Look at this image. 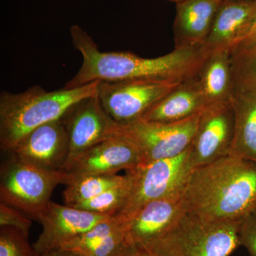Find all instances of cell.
<instances>
[{
	"label": "cell",
	"instance_id": "obj_1",
	"mask_svg": "<svg viewBox=\"0 0 256 256\" xmlns=\"http://www.w3.org/2000/svg\"><path fill=\"white\" fill-rule=\"evenodd\" d=\"M76 50L82 57V66L64 86L72 89L95 82L160 80L182 82L195 78L208 54L202 47L174 48L156 58H142L127 52H101L92 37L78 25L70 28Z\"/></svg>",
	"mask_w": 256,
	"mask_h": 256
},
{
	"label": "cell",
	"instance_id": "obj_2",
	"mask_svg": "<svg viewBox=\"0 0 256 256\" xmlns=\"http://www.w3.org/2000/svg\"><path fill=\"white\" fill-rule=\"evenodd\" d=\"M186 212L210 222H240L256 206V163L232 156L195 168L183 190Z\"/></svg>",
	"mask_w": 256,
	"mask_h": 256
},
{
	"label": "cell",
	"instance_id": "obj_3",
	"mask_svg": "<svg viewBox=\"0 0 256 256\" xmlns=\"http://www.w3.org/2000/svg\"><path fill=\"white\" fill-rule=\"evenodd\" d=\"M100 82L75 88L47 92L34 86L18 94L2 92L0 95V146L12 150L34 129L60 119L70 106L96 95Z\"/></svg>",
	"mask_w": 256,
	"mask_h": 256
},
{
	"label": "cell",
	"instance_id": "obj_4",
	"mask_svg": "<svg viewBox=\"0 0 256 256\" xmlns=\"http://www.w3.org/2000/svg\"><path fill=\"white\" fill-rule=\"evenodd\" d=\"M240 224L206 222L186 212L166 233L142 247L154 256H229L240 246Z\"/></svg>",
	"mask_w": 256,
	"mask_h": 256
},
{
	"label": "cell",
	"instance_id": "obj_5",
	"mask_svg": "<svg viewBox=\"0 0 256 256\" xmlns=\"http://www.w3.org/2000/svg\"><path fill=\"white\" fill-rule=\"evenodd\" d=\"M10 153L1 164L0 200L36 220L55 188L68 182V173L36 168Z\"/></svg>",
	"mask_w": 256,
	"mask_h": 256
},
{
	"label": "cell",
	"instance_id": "obj_6",
	"mask_svg": "<svg viewBox=\"0 0 256 256\" xmlns=\"http://www.w3.org/2000/svg\"><path fill=\"white\" fill-rule=\"evenodd\" d=\"M193 170L190 146L174 158L127 170L132 180L131 191L126 204L116 214L128 222L146 204L183 192Z\"/></svg>",
	"mask_w": 256,
	"mask_h": 256
},
{
	"label": "cell",
	"instance_id": "obj_7",
	"mask_svg": "<svg viewBox=\"0 0 256 256\" xmlns=\"http://www.w3.org/2000/svg\"><path fill=\"white\" fill-rule=\"evenodd\" d=\"M180 84L160 80L100 82L97 95L106 112L124 126L140 119Z\"/></svg>",
	"mask_w": 256,
	"mask_h": 256
},
{
	"label": "cell",
	"instance_id": "obj_8",
	"mask_svg": "<svg viewBox=\"0 0 256 256\" xmlns=\"http://www.w3.org/2000/svg\"><path fill=\"white\" fill-rule=\"evenodd\" d=\"M202 114L174 122L138 120L121 126V131L137 146L141 164L174 158L186 150L193 142Z\"/></svg>",
	"mask_w": 256,
	"mask_h": 256
},
{
	"label": "cell",
	"instance_id": "obj_9",
	"mask_svg": "<svg viewBox=\"0 0 256 256\" xmlns=\"http://www.w3.org/2000/svg\"><path fill=\"white\" fill-rule=\"evenodd\" d=\"M60 119L68 136L69 158L117 136L122 128L104 110L97 94L76 102Z\"/></svg>",
	"mask_w": 256,
	"mask_h": 256
},
{
	"label": "cell",
	"instance_id": "obj_10",
	"mask_svg": "<svg viewBox=\"0 0 256 256\" xmlns=\"http://www.w3.org/2000/svg\"><path fill=\"white\" fill-rule=\"evenodd\" d=\"M234 132L232 100L207 108L202 114L190 146V160L194 169L230 156Z\"/></svg>",
	"mask_w": 256,
	"mask_h": 256
},
{
	"label": "cell",
	"instance_id": "obj_11",
	"mask_svg": "<svg viewBox=\"0 0 256 256\" xmlns=\"http://www.w3.org/2000/svg\"><path fill=\"white\" fill-rule=\"evenodd\" d=\"M141 162L137 146L121 131L69 158L64 172L70 174H116L120 170L136 168Z\"/></svg>",
	"mask_w": 256,
	"mask_h": 256
},
{
	"label": "cell",
	"instance_id": "obj_12",
	"mask_svg": "<svg viewBox=\"0 0 256 256\" xmlns=\"http://www.w3.org/2000/svg\"><path fill=\"white\" fill-rule=\"evenodd\" d=\"M9 152L18 159L36 168L52 172L64 171L70 156V144L62 119L35 128Z\"/></svg>",
	"mask_w": 256,
	"mask_h": 256
},
{
	"label": "cell",
	"instance_id": "obj_13",
	"mask_svg": "<svg viewBox=\"0 0 256 256\" xmlns=\"http://www.w3.org/2000/svg\"><path fill=\"white\" fill-rule=\"evenodd\" d=\"M108 216L50 201L37 216L42 232L33 246L38 255L60 248Z\"/></svg>",
	"mask_w": 256,
	"mask_h": 256
},
{
	"label": "cell",
	"instance_id": "obj_14",
	"mask_svg": "<svg viewBox=\"0 0 256 256\" xmlns=\"http://www.w3.org/2000/svg\"><path fill=\"white\" fill-rule=\"evenodd\" d=\"M183 192L146 204L128 222V246L146 245L170 230L185 214Z\"/></svg>",
	"mask_w": 256,
	"mask_h": 256
},
{
	"label": "cell",
	"instance_id": "obj_15",
	"mask_svg": "<svg viewBox=\"0 0 256 256\" xmlns=\"http://www.w3.org/2000/svg\"><path fill=\"white\" fill-rule=\"evenodd\" d=\"M224 0H184L176 4L174 48L202 47Z\"/></svg>",
	"mask_w": 256,
	"mask_h": 256
},
{
	"label": "cell",
	"instance_id": "obj_16",
	"mask_svg": "<svg viewBox=\"0 0 256 256\" xmlns=\"http://www.w3.org/2000/svg\"><path fill=\"white\" fill-rule=\"evenodd\" d=\"M127 220L118 215L107 217L60 249L77 256H114L128 246Z\"/></svg>",
	"mask_w": 256,
	"mask_h": 256
},
{
	"label": "cell",
	"instance_id": "obj_17",
	"mask_svg": "<svg viewBox=\"0 0 256 256\" xmlns=\"http://www.w3.org/2000/svg\"><path fill=\"white\" fill-rule=\"evenodd\" d=\"M197 76L180 84L146 111L140 120L150 122H174L202 114L208 106Z\"/></svg>",
	"mask_w": 256,
	"mask_h": 256
},
{
	"label": "cell",
	"instance_id": "obj_18",
	"mask_svg": "<svg viewBox=\"0 0 256 256\" xmlns=\"http://www.w3.org/2000/svg\"><path fill=\"white\" fill-rule=\"evenodd\" d=\"M256 11V0H224L202 48L206 54L230 50Z\"/></svg>",
	"mask_w": 256,
	"mask_h": 256
},
{
	"label": "cell",
	"instance_id": "obj_19",
	"mask_svg": "<svg viewBox=\"0 0 256 256\" xmlns=\"http://www.w3.org/2000/svg\"><path fill=\"white\" fill-rule=\"evenodd\" d=\"M197 78L208 107L232 100L234 82L230 50L208 54Z\"/></svg>",
	"mask_w": 256,
	"mask_h": 256
},
{
	"label": "cell",
	"instance_id": "obj_20",
	"mask_svg": "<svg viewBox=\"0 0 256 256\" xmlns=\"http://www.w3.org/2000/svg\"><path fill=\"white\" fill-rule=\"evenodd\" d=\"M232 102L234 132L230 156L256 163V92H234Z\"/></svg>",
	"mask_w": 256,
	"mask_h": 256
},
{
	"label": "cell",
	"instance_id": "obj_21",
	"mask_svg": "<svg viewBox=\"0 0 256 256\" xmlns=\"http://www.w3.org/2000/svg\"><path fill=\"white\" fill-rule=\"evenodd\" d=\"M69 174L63 192L66 205L74 206L124 182L126 175Z\"/></svg>",
	"mask_w": 256,
	"mask_h": 256
},
{
	"label": "cell",
	"instance_id": "obj_22",
	"mask_svg": "<svg viewBox=\"0 0 256 256\" xmlns=\"http://www.w3.org/2000/svg\"><path fill=\"white\" fill-rule=\"evenodd\" d=\"M126 175V180L124 182L73 207L98 214H116L126 204L131 191L132 180L128 172Z\"/></svg>",
	"mask_w": 256,
	"mask_h": 256
},
{
	"label": "cell",
	"instance_id": "obj_23",
	"mask_svg": "<svg viewBox=\"0 0 256 256\" xmlns=\"http://www.w3.org/2000/svg\"><path fill=\"white\" fill-rule=\"evenodd\" d=\"M234 92H256V42L232 54Z\"/></svg>",
	"mask_w": 256,
	"mask_h": 256
},
{
	"label": "cell",
	"instance_id": "obj_24",
	"mask_svg": "<svg viewBox=\"0 0 256 256\" xmlns=\"http://www.w3.org/2000/svg\"><path fill=\"white\" fill-rule=\"evenodd\" d=\"M0 256H38L28 237L12 227H0Z\"/></svg>",
	"mask_w": 256,
	"mask_h": 256
},
{
	"label": "cell",
	"instance_id": "obj_25",
	"mask_svg": "<svg viewBox=\"0 0 256 256\" xmlns=\"http://www.w3.org/2000/svg\"><path fill=\"white\" fill-rule=\"evenodd\" d=\"M32 225L30 216L23 212L1 202L0 204V227L8 226L18 229L28 237Z\"/></svg>",
	"mask_w": 256,
	"mask_h": 256
},
{
	"label": "cell",
	"instance_id": "obj_26",
	"mask_svg": "<svg viewBox=\"0 0 256 256\" xmlns=\"http://www.w3.org/2000/svg\"><path fill=\"white\" fill-rule=\"evenodd\" d=\"M239 239L250 256H256V206L240 222Z\"/></svg>",
	"mask_w": 256,
	"mask_h": 256
},
{
	"label": "cell",
	"instance_id": "obj_27",
	"mask_svg": "<svg viewBox=\"0 0 256 256\" xmlns=\"http://www.w3.org/2000/svg\"><path fill=\"white\" fill-rule=\"evenodd\" d=\"M256 42V11L250 18L245 28L242 30L238 38L236 40L232 47L230 54L235 53L238 50L250 46Z\"/></svg>",
	"mask_w": 256,
	"mask_h": 256
},
{
	"label": "cell",
	"instance_id": "obj_28",
	"mask_svg": "<svg viewBox=\"0 0 256 256\" xmlns=\"http://www.w3.org/2000/svg\"><path fill=\"white\" fill-rule=\"evenodd\" d=\"M124 256H154L144 248L139 246H128Z\"/></svg>",
	"mask_w": 256,
	"mask_h": 256
},
{
	"label": "cell",
	"instance_id": "obj_29",
	"mask_svg": "<svg viewBox=\"0 0 256 256\" xmlns=\"http://www.w3.org/2000/svg\"><path fill=\"white\" fill-rule=\"evenodd\" d=\"M38 256H77L73 252H67L63 249H56V250H50L45 254H41Z\"/></svg>",
	"mask_w": 256,
	"mask_h": 256
},
{
	"label": "cell",
	"instance_id": "obj_30",
	"mask_svg": "<svg viewBox=\"0 0 256 256\" xmlns=\"http://www.w3.org/2000/svg\"><path fill=\"white\" fill-rule=\"evenodd\" d=\"M128 247L124 248L122 249V250H121L120 252H118V254H116V255H114V256H126V252H127Z\"/></svg>",
	"mask_w": 256,
	"mask_h": 256
},
{
	"label": "cell",
	"instance_id": "obj_31",
	"mask_svg": "<svg viewBox=\"0 0 256 256\" xmlns=\"http://www.w3.org/2000/svg\"><path fill=\"white\" fill-rule=\"evenodd\" d=\"M166 1L171 2H174L175 4H178V3L182 2L184 1V0H166Z\"/></svg>",
	"mask_w": 256,
	"mask_h": 256
}]
</instances>
